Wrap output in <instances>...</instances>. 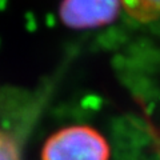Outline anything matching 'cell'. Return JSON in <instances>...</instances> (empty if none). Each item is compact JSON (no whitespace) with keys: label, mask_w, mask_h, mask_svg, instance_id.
<instances>
[{"label":"cell","mask_w":160,"mask_h":160,"mask_svg":"<svg viewBox=\"0 0 160 160\" xmlns=\"http://www.w3.org/2000/svg\"><path fill=\"white\" fill-rule=\"evenodd\" d=\"M107 139L89 126H68L55 131L42 149V160H109Z\"/></svg>","instance_id":"1"},{"label":"cell","mask_w":160,"mask_h":160,"mask_svg":"<svg viewBox=\"0 0 160 160\" xmlns=\"http://www.w3.org/2000/svg\"><path fill=\"white\" fill-rule=\"evenodd\" d=\"M122 0H62L59 16L72 29H91L113 23L120 15Z\"/></svg>","instance_id":"2"},{"label":"cell","mask_w":160,"mask_h":160,"mask_svg":"<svg viewBox=\"0 0 160 160\" xmlns=\"http://www.w3.org/2000/svg\"><path fill=\"white\" fill-rule=\"evenodd\" d=\"M122 8L139 23H152L160 19V0H122Z\"/></svg>","instance_id":"3"},{"label":"cell","mask_w":160,"mask_h":160,"mask_svg":"<svg viewBox=\"0 0 160 160\" xmlns=\"http://www.w3.org/2000/svg\"><path fill=\"white\" fill-rule=\"evenodd\" d=\"M0 160H22L19 142L3 128H0Z\"/></svg>","instance_id":"4"}]
</instances>
